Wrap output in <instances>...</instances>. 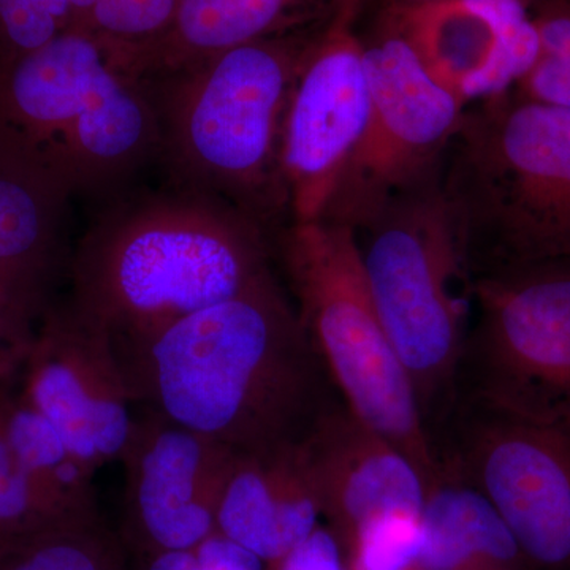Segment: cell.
<instances>
[{"label": "cell", "instance_id": "cell-1", "mask_svg": "<svg viewBox=\"0 0 570 570\" xmlns=\"http://www.w3.org/2000/svg\"><path fill=\"white\" fill-rule=\"evenodd\" d=\"M112 344L135 407L235 452L298 448L341 400L275 273Z\"/></svg>", "mask_w": 570, "mask_h": 570}, {"label": "cell", "instance_id": "cell-2", "mask_svg": "<svg viewBox=\"0 0 570 570\" xmlns=\"http://www.w3.org/2000/svg\"><path fill=\"white\" fill-rule=\"evenodd\" d=\"M265 225L179 187L111 206L71 262L70 305L112 340L146 335L273 275Z\"/></svg>", "mask_w": 570, "mask_h": 570}, {"label": "cell", "instance_id": "cell-3", "mask_svg": "<svg viewBox=\"0 0 570 570\" xmlns=\"http://www.w3.org/2000/svg\"><path fill=\"white\" fill-rule=\"evenodd\" d=\"M0 118L48 197L111 194L159 154L146 82L122 69L110 45L75 29L7 58Z\"/></svg>", "mask_w": 570, "mask_h": 570}, {"label": "cell", "instance_id": "cell-4", "mask_svg": "<svg viewBox=\"0 0 570 570\" xmlns=\"http://www.w3.org/2000/svg\"><path fill=\"white\" fill-rule=\"evenodd\" d=\"M439 184L471 277L570 261V108L512 89L466 108Z\"/></svg>", "mask_w": 570, "mask_h": 570}, {"label": "cell", "instance_id": "cell-5", "mask_svg": "<svg viewBox=\"0 0 570 570\" xmlns=\"http://www.w3.org/2000/svg\"><path fill=\"white\" fill-rule=\"evenodd\" d=\"M307 47L264 37L145 80L159 154L179 187L220 198L265 227L287 212L281 134Z\"/></svg>", "mask_w": 570, "mask_h": 570}, {"label": "cell", "instance_id": "cell-6", "mask_svg": "<svg viewBox=\"0 0 570 570\" xmlns=\"http://www.w3.org/2000/svg\"><path fill=\"white\" fill-rule=\"evenodd\" d=\"M439 176L397 195L354 230L428 438L452 407L472 311V277Z\"/></svg>", "mask_w": 570, "mask_h": 570}, {"label": "cell", "instance_id": "cell-7", "mask_svg": "<svg viewBox=\"0 0 570 570\" xmlns=\"http://www.w3.org/2000/svg\"><path fill=\"white\" fill-rule=\"evenodd\" d=\"M279 255L296 314L337 395L406 453L431 489L439 479L433 448L367 287L355 232L326 220L291 224Z\"/></svg>", "mask_w": 570, "mask_h": 570}, {"label": "cell", "instance_id": "cell-8", "mask_svg": "<svg viewBox=\"0 0 570 570\" xmlns=\"http://www.w3.org/2000/svg\"><path fill=\"white\" fill-rule=\"evenodd\" d=\"M455 403L570 431V261L472 277Z\"/></svg>", "mask_w": 570, "mask_h": 570}, {"label": "cell", "instance_id": "cell-9", "mask_svg": "<svg viewBox=\"0 0 570 570\" xmlns=\"http://www.w3.org/2000/svg\"><path fill=\"white\" fill-rule=\"evenodd\" d=\"M430 441L439 475L489 499L531 569L570 570V431L455 403Z\"/></svg>", "mask_w": 570, "mask_h": 570}, {"label": "cell", "instance_id": "cell-10", "mask_svg": "<svg viewBox=\"0 0 570 570\" xmlns=\"http://www.w3.org/2000/svg\"><path fill=\"white\" fill-rule=\"evenodd\" d=\"M363 48L370 115L321 219L352 230L441 171L466 111L459 97L430 77L400 33H385Z\"/></svg>", "mask_w": 570, "mask_h": 570}, {"label": "cell", "instance_id": "cell-11", "mask_svg": "<svg viewBox=\"0 0 570 570\" xmlns=\"http://www.w3.org/2000/svg\"><path fill=\"white\" fill-rule=\"evenodd\" d=\"M354 0L299 63L281 134L279 167L291 224L324 217L370 115L365 48L348 22Z\"/></svg>", "mask_w": 570, "mask_h": 570}, {"label": "cell", "instance_id": "cell-12", "mask_svg": "<svg viewBox=\"0 0 570 570\" xmlns=\"http://www.w3.org/2000/svg\"><path fill=\"white\" fill-rule=\"evenodd\" d=\"M22 393L81 463H119L135 412L112 337L73 306L48 311L20 371Z\"/></svg>", "mask_w": 570, "mask_h": 570}, {"label": "cell", "instance_id": "cell-13", "mask_svg": "<svg viewBox=\"0 0 570 570\" xmlns=\"http://www.w3.org/2000/svg\"><path fill=\"white\" fill-rule=\"evenodd\" d=\"M234 452L141 409L119 461L126 475L124 543L135 554L195 550L217 534V509Z\"/></svg>", "mask_w": 570, "mask_h": 570}, {"label": "cell", "instance_id": "cell-14", "mask_svg": "<svg viewBox=\"0 0 570 570\" xmlns=\"http://www.w3.org/2000/svg\"><path fill=\"white\" fill-rule=\"evenodd\" d=\"M400 13L393 31L466 107L509 92L540 55L538 29L521 0H441Z\"/></svg>", "mask_w": 570, "mask_h": 570}, {"label": "cell", "instance_id": "cell-15", "mask_svg": "<svg viewBox=\"0 0 570 570\" xmlns=\"http://www.w3.org/2000/svg\"><path fill=\"white\" fill-rule=\"evenodd\" d=\"M307 471L341 546L356 528L390 513H423L420 469L389 439L336 401L302 444Z\"/></svg>", "mask_w": 570, "mask_h": 570}, {"label": "cell", "instance_id": "cell-16", "mask_svg": "<svg viewBox=\"0 0 570 570\" xmlns=\"http://www.w3.org/2000/svg\"><path fill=\"white\" fill-rule=\"evenodd\" d=\"M321 517L302 445L234 452L217 509V534L275 566L317 530Z\"/></svg>", "mask_w": 570, "mask_h": 570}, {"label": "cell", "instance_id": "cell-17", "mask_svg": "<svg viewBox=\"0 0 570 570\" xmlns=\"http://www.w3.org/2000/svg\"><path fill=\"white\" fill-rule=\"evenodd\" d=\"M302 0H181L170 28L148 43L116 48L138 80L170 73L275 31Z\"/></svg>", "mask_w": 570, "mask_h": 570}, {"label": "cell", "instance_id": "cell-18", "mask_svg": "<svg viewBox=\"0 0 570 570\" xmlns=\"http://www.w3.org/2000/svg\"><path fill=\"white\" fill-rule=\"evenodd\" d=\"M419 570H527L530 562L489 499L439 475L422 513Z\"/></svg>", "mask_w": 570, "mask_h": 570}, {"label": "cell", "instance_id": "cell-19", "mask_svg": "<svg viewBox=\"0 0 570 570\" xmlns=\"http://www.w3.org/2000/svg\"><path fill=\"white\" fill-rule=\"evenodd\" d=\"M20 371L0 382V425L10 448L67 517L100 515L92 482L96 472L70 452L61 434L22 393Z\"/></svg>", "mask_w": 570, "mask_h": 570}, {"label": "cell", "instance_id": "cell-20", "mask_svg": "<svg viewBox=\"0 0 570 570\" xmlns=\"http://www.w3.org/2000/svg\"><path fill=\"white\" fill-rule=\"evenodd\" d=\"M43 195L20 178L0 176V295L40 302L52 249Z\"/></svg>", "mask_w": 570, "mask_h": 570}, {"label": "cell", "instance_id": "cell-21", "mask_svg": "<svg viewBox=\"0 0 570 570\" xmlns=\"http://www.w3.org/2000/svg\"><path fill=\"white\" fill-rule=\"evenodd\" d=\"M0 570H127V564L124 543L99 515L2 547Z\"/></svg>", "mask_w": 570, "mask_h": 570}, {"label": "cell", "instance_id": "cell-22", "mask_svg": "<svg viewBox=\"0 0 570 570\" xmlns=\"http://www.w3.org/2000/svg\"><path fill=\"white\" fill-rule=\"evenodd\" d=\"M181 0H70L69 28L112 48L148 43L163 36Z\"/></svg>", "mask_w": 570, "mask_h": 570}, {"label": "cell", "instance_id": "cell-23", "mask_svg": "<svg viewBox=\"0 0 570 570\" xmlns=\"http://www.w3.org/2000/svg\"><path fill=\"white\" fill-rule=\"evenodd\" d=\"M75 521L81 520L67 517L37 485L14 455L0 425V549Z\"/></svg>", "mask_w": 570, "mask_h": 570}, {"label": "cell", "instance_id": "cell-24", "mask_svg": "<svg viewBox=\"0 0 570 570\" xmlns=\"http://www.w3.org/2000/svg\"><path fill=\"white\" fill-rule=\"evenodd\" d=\"M351 570H419L422 513H390L362 524L344 542Z\"/></svg>", "mask_w": 570, "mask_h": 570}, {"label": "cell", "instance_id": "cell-25", "mask_svg": "<svg viewBox=\"0 0 570 570\" xmlns=\"http://www.w3.org/2000/svg\"><path fill=\"white\" fill-rule=\"evenodd\" d=\"M70 0H0L6 58L37 50L69 28Z\"/></svg>", "mask_w": 570, "mask_h": 570}, {"label": "cell", "instance_id": "cell-26", "mask_svg": "<svg viewBox=\"0 0 570 570\" xmlns=\"http://www.w3.org/2000/svg\"><path fill=\"white\" fill-rule=\"evenodd\" d=\"M40 303L0 295V379L20 370L31 347Z\"/></svg>", "mask_w": 570, "mask_h": 570}, {"label": "cell", "instance_id": "cell-27", "mask_svg": "<svg viewBox=\"0 0 570 570\" xmlns=\"http://www.w3.org/2000/svg\"><path fill=\"white\" fill-rule=\"evenodd\" d=\"M276 570H348L343 547L332 530L318 527L313 534L275 564Z\"/></svg>", "mask_w": 570, "mask_h": 570}, {"label": "cell", "instance_id": "cell-28", "mask_svg": "<svg viewBox=\"0 0 570 570\" xmlns=\"http://www.w3.org/2000/svg\"><path fill=\"white\" fill-rule=\"evenodd\" d=\"M202 570H264L265 562L223 535L214 534L197 549Z\"/></svg>", "mask_w": 570, "mask_h": 570}, {"label": "cell", "instance_id": "cell-29", "mask_svg": "<svg viewBox=\"0 0 570 570\" xmlns=\"http://www.w3.org/2000/svg\"><path fill=\"white\" fill-rule=\"evenodd\" d=\"M441 2V0H403L401 7L426 6V3Z\"/></svg>", "mask_w": 570, "mask_h": 570}, {"label": "cell", "instance_id": "cell-30", "mask_svg": "<svg viewBox=\"0 0 570 570\" xmlns=\"http://www.w3.org/2000/svg\"><path fill=\"white\" fill-rule=\"evenodd\" d=\"M521 2H523L524 6H527L528 0H521Z\"/></svg>", "mask_w": 570, "mask_h": 570}, {"label": "cell", "instance_id": "cell-31", "mask_svg": "<svg viewBox=\"0 0 570 570\" xmlns=\"http://www.w3.org/2000/svg\"><path fill=\"white\" fill-rule=\"evenodd\" d=\"M566 2L570 3V0H566Z\"/></svg>", "mask_w": 570, "mask_h": 570}]
</instances>
